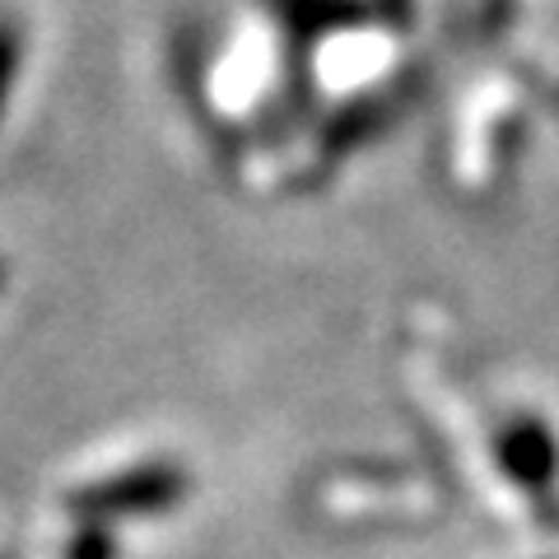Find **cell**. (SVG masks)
<instances>
[{
  "mask_svg": "<svg viewBox=\"0 0 559 559\" xmlns=\"http://www.w3.org/2000/svg\"><path fill=\"white\" fill-rule=\"evenodd\" d=\"M503 457H509L513 476L532 489H546V480L555 476V443L536 419H518V425L503 433Z\"/></svg>",
  "mask_w": 559,
  "mask_h": 559,
  "instance_id": "obj_1",
  "label": "cell"
}]
</instances>
